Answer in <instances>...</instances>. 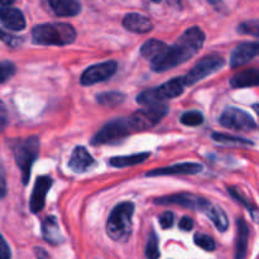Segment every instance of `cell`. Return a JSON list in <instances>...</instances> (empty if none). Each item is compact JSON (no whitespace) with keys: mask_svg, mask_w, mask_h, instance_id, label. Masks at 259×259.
<instances>
[{"mask_svg":"<svg viewBox=\"0 0 259 259\" xmlns=\"http://www.w3.org/2000/svg\"><path fill=\"white\" fill-rule=\"evenodd\" d=\"M0 22L10 30H23L25 28V19L19 9L9 7H0Z\"/></svg>","mask_w":259,"mask_h":259,"instance_id":"cell-16","label":"cell"},{"mask_svg":"<svg viewBox=\"0 0 259 259\" xmlns=\"http://www.w3.org/2000/svg\"><path fill=\"white\" fill-rule=\"evenodd\" d=\"M116 68H118V63L115 61H106V62L91 66L86 68L81 75V85L91 86L98 82H103L115 73Z\"/></svg>","mask_w":259,"mask_h":259,"instance_id":"cell-10","label":"cell"},{"mask_svg":"<svg viewBox=\"0 0 259 259\" xmlns=\"http://www.w3.org/2000/svg\"><path fill=\"white\" fill-rule=\"evenodd\" d=\"M202 171V166L199 163H180L169 167L153 169L146 175L147 177L154 176H174V175H196Z\"/></svg>","mask_w":259,"mask_h":259,"instance_id":"cell-15","label":"cell"},{"mask_svg":"<svg viewBox=\"0 0 259 259\" xmlns=\"http://www.w3.org/2000/svg\"><path fill=\"white\" fill-rule=\"evenodd\" d=\"M8 124V113L4 104L0 101V129H4Z\"/></svg>","mask_w":259,"mask_h":259,"instance_id":"cell-37","label":"cell"},{"mask_svg":"<svg viewBox=\"0 0 259 259\" xmlns=\"http://www.w3.org/2000/svg\"><path fill=\"white\" fill-rule=\"evenodd\" d=\"M95 166V159L93 158V156L89 153L85 147H76L73 149L70 161H68V168L71 171L76 172V174H82V172L90 171Z\"/></svg>","mask_w":259,"mask_h":259,"instance_id":"cell-12","label":"cell"},{"mask_svg":"<svg viewBox=\"0 0 259 259\" xmlns=\"http://www.w3.org/2000/svg\"><path fill=\"white\" fill-rule=\"evenodd\" d=\"M220 124L227 129H233V131H254L257 128V123L254 119L242 109L229 108L220 115Z\"/></svg>","mask_w":259,"mask_h":259,"instance_id":"cell-9","label":"cell"},{"mask_svg":"<svg viewBox=\"0 0 259 259\" xmlns=\"http://www.w3.org/2000/svg\"><path fill=\"white\" fill-rule=\"evenodd\" d=\"M185 81L184 77H175L169 80L168 82H164L163 85L158 88L148 89L137 96V103L142 105H154V104H161L162 100L166 99H174L181 95L184 93Z\"/></svg>","mask_w":259,"mask_h":259,"instance_id":"cell-5","label":"cell"},{"mask_svg":"<svg viewBox=\"0 0 259 259\" xmlns=\"http://www.w3.org/2000/svg\"><path fill=\"white\" fill-rule=\"evenodd\" d=\"M32 38L40 46H67L76 39V30L67 23H46L33 28Z\"/></svg>","mask_w":259,"mask_h":259,"instance_id":"cell-2","label":"cell"},{"mask_svg":"<svg viewBox=\"0 0 259 259\" xmlns=\"http://www.w3.org/2000/svg\"><path fill=\"white\" fill-rule=\"evenodd\" d=\"M146 255L148 259H158L159 258V249H158V238L156 233L152 232L148 238L146 247Z\"/></svg>","mask_w":259,"mask_h":259,"instance_id":"cell-28","label":"cell"},{"mask_svg":"<svg viewBox=\"0 0 259 259\" xmlns=\"http://www.w3.org/2000/svg\"><path fill=\"white\" fill-rule=\"evenodd\" d=\"M52 186V179L48 176L38 177L30 196V211L39 212L43 209L46 202V195Z\"/></svg>","mask_w":259,"mask_h":259,"instance_id":"cell-13","label":"cell"},{"mask_svg":"<svg viewBox=\"0 0 259 259\" xmlns=\"http://www.w3.org/2000/svg\"><path fill=\"white\" fill-rule=\"evenodd\" d=\"M123 25L129 32L141 33V34L151 32L153 28V24L148 18L142 14H137V13L126 14L123 19Z\"/></svg>","mask_w":259,"mask_h":259,"instance_id":"cell-18","label":"cell"},{"mask_svg":"<svg viewBox=\"0 0 259 259\" xmlns=\"http://www.w3.org/2000/svg\"><path fill=\"white\" fill-rule=\"evenodd\" d=\"M167 113H168V106L164 104L148 105V108L136 111L131 118H128L129 125L133 132L147 131L157 125L167 115Z\"/></svg>","mask_w":259,"mask_h":259,"instance_id":"cell-6","label":"cell"},{"mask_svg":"<svg viewBox=\"0 0 259 259\" xmlns=\"http://www.w3.org/2000/svg\"><path fill=\"white\" fill-rule=\"evenodd\" d=\"M154 204L157 205H179V206L187 207V209L194 210H204L210 205L207 200L202 199V197L196 196L192 194H175L169 195V196L158 197L154 200Z\"/></svg>","mask_w":259,"mask_h":259,"instance_id":"cell-11","label":"cell"},{"mask_svg":"<svg viewBox=\"0 0 259 259\" xmlns=\"http://www.w3.org/2000/svg\"><path fill=\"white\" fill-rule=\"evenodd\" d=\"M174 214L171 211H166L159 217V224H161L162 229H168L174 225Z\"/></svg>","mask_w":259,"mask_h":259,"instance_id":"cell-33","label":"cell"},{"mask_svg":"<svg viewBox=\"0 0 259 259\" xmlns=\"http://www.w3.org/2000/svg\"><path fill=\"white\" fill-rule=\"evenodd\" d=\"M152 2H154V3H159V2H161V0H152Z\"/></svg>","mask_w":259,"mask_h":259,"instance_id":"cell-40","label":"cell"},{"mask_svg":"<svg viewBox=\"0 0 259 259\" xmlns=\"http://www.w3.org/2000/svg\"><path fill=\"white\" fill-rule=\"evenodd\" d=\"M34 252H35V257H37V259H50L48 253L46 252L45 249H42V248H35Z\"/></svg>","mask_w":259,"mask_h":259,"instance_id":"cell-38","label":"cell"},{"mask_svg":"<svg viewBox=\"0 0 259 259\" xmlns=\"http://www.w3.org/2000/svg\"><path fill=\"white\" fill-rule=\"evenodd\" d=\"M39 141L37 137H29L24 141H15L13 144V154L15 162L22 171L23 184L27 185L30 176V169L38 156Z\"/></svg>","mask_w":259,"mask_h":259,"instance_id":"cell-4","label":"cell"},{"mask_svg":"<svg viewBox=\"0 0 259 259\" xmlns=\"http://www.w3.org/2000/svg\"><path fill=\"white\" fill-rule=\"evenodd\" d=\"M259 46L257 42L252 43H242V45L237 46L235 50L233 51L232 58H230V66L233 68L240 67V66L245 65L249 61H252L255 56L258 55Z\"/></svg>","mask_w":259,"mask_h":259,"instance_id":"cell-14","label":"cell"},{"mask_svg":"<svg viewBox=\"0 0 259 259\" xmlns=\"http://www.w3.org/2000/svg\"><path fill=\"white\" fill-rule=\"evenodd\" d=\"M132 128L129 125L128 118L114 119V120L106 123L98 133L94 136L91 143L94 146H101V144H113L118 143L119 141L125 138L132 133Z\"/></svg>","mask_w":259,"mask_h":259,"instance_id":"cell-7","label":"cell"},{"mask_svg":"<svg viewBox=\"0 0 259 259\" xmlns=\"http://www.w3.org/2000/svg\"><path fill=\"white\" fill-rule=\"evenodd\" d=\"M14 2L15 0H0V4H2V7H9Z\"/></svg>","mask_w":259,"mask_h":259,"instance_id":"cell-39","label":"cell"},{"mask_svg":"<svg viewBox=\"0 0 259 259\" xmlns=\"http://www.w3.org/2000/svg\"><path fill=\"white\" fill-rule=\"evenodd\" d=\"M151 153L148 152H143V153H136L131 154V156H121V157H113L109 161L110 166L118 167V168H123V167H131L134 164L143 163L147 158H149Z\"/></svg>","mask_w":259,"mask_h":259,"instance_id":"cell-23","label":"cell"},{"mask_svg":"<svg viewBox=\"0 0 259 259\" xmlns=\"http://www.w3.org/2000/svg\"><path fill=\"white\" fill-rule=\"evenodd\" d=\"M167 50L168 46L164 42L158 39H149L141 47V55L151 62V66H153L163 58Z\"/></svg>","mask_w":259,"mask_h":259,"instance_id":"cell-17","label":"cell"},{"mask_svg":"<svg viewBox=\"0 0 259 259\" xmlns=\"http://www.w3.org/2000/svg\"><path fill=\"white\" fill-rule=\"evenodd\" d=\"M224 58L219 55H210L201 58V60L192 67V70L184 77L185 85L191 86L194 85V83L199 82V81L204 80L205 77L212 75V73L219 71L222 67H224Z\"/></svg>","mask_w":259,"mask_h":259,"instance_id":"cell-8","label":"cell"},{"mask_svg":"<svg viewBox=\"0 0 259 259\" xmlns=\"http://www.w3.org/2000/svg\"><path fill=\"white\" fill-rule=\"evenodd\" d=\"M10 257H12V253H10L9 245L0 234V259H10Z\"/></svg>","mask_w":259,"mask_h":259,"instance_id":"cell-35","label":"cell"},{"mask_svg":"<svg viewBox=\"0 0 259 259\" xmlns=\"http://www.w3.org/2000/svg\"><path fill=\"white\" fill-rule=\"evenodd\" d=\"M238 227V239L237 249H235V259H245L248 248V239H249V229L243 219L237 220Z\"/></svg>","mask_w":259,"mask_h":259,"instance_id":"cell-22","label":"cell"},{"mask_svg":"<svg viewBox=\"0 0 259 259\" xmlns=\"http://www.w3.org/2000/svg\"><path fill=\"white\" fill-rule=\"evenodd\" d=\"M194 240L195 244H196L197 247H200L204 250H207V252H212V250H215V248H217L214 239H212L211 237H209V235L202 234V233H197V234L195 235Z\"/></svg>","mask_w":259,"mask_h":259,"instance_id":"cell-26","label":"cell"},{"mask_svg":"<svg viewBox=\"0 0 259 259\" xmlns=\"http://www.w3.org/2000/svg\"><path fill=\"white\" fill-rule=\"evenodd\" d=\"M204 42L205 34L199 27L189 28L172 47H168L163 58L156 65L151 66L152 70L156 72H163L182 65L201 50Z\"/></svg>","mask_w":259,"mask_h":259,"instance_id":"cell-1","label":"cell"},{"mask_svg":"<svg viewBox=\"0 0 259 259\" xmlns=\"http://www.w3.org/2000/svg\"><path fill=\"white\" fill-rule=\"evenodd\" d=\"M47 3L57 17H75L81 12L77 0H47Z\"/></svg>","mask_w":259,"mask_h":259,"instance_id":"cell-19","label":"cell"},{"mask_svg":"<svg viewBox=\"0 0 259 259\" xmlns=\"http://www.w3.org/2000/svg\"><path fill=\"white\" fill-rule=\"evenodd\" d=\"M212 139H215L217 142L220 143H237V144H245V146H252V142L248 141V139L239 138V137H233L228 136V134H222V133H214L212 134Z\"/></svg>","mask_w":259,"mask_h":259,"instance_id":"cell-29","label":"cell"},{"mask_svg":"<svg viewBox=\"0 0 259 259\" xmlns=\"http://www.w3.org/2000/svg\"><path fill=\"white\" fill-rule=\"evenodd\" d=\"M202 121H204V116L200 111L196 110L187 111L181 116V123L187 126H197L202 124Z\"/></svg>","mask_w":259,"mask_h":259,"instance_id":"cell-27","label":"cell"},{"mask_svg":"<svg viewBox=\"0 0 259 259\" xmlns=\"http://www.w3.org/2000/svg\"><path fill=\"white\" fill-rule=\"evenodd\" d=\"M258 22L257 20H249V22H244L238 27V32L242 34H250L258 37Z\"/></svg>","mask_w":259,"mask_h":259,"instance_id":"cell-31","label":"cell"},{"mask_svg":"<svg viewBox=\"0 0 259 259\" xmlns=\"http://www.w3.org/2000/svg\"><path fill=\"white\" fill-rule=\"evenodd\" d=\"M259 83V72L257 68H250V70L243 71L233 76L230 80V85L233 88H252Z\"/></svg>","mask_w":259,"mask_h":259,"instance_id":"cell-21","label":"cell"},{"mask_svg":"<svg viewBox=\"0 0 259 259\" xmlns=\"http://www.w3.org/2000/svg\"><path fill=\"white\" fill-rule=\"evenodd\" d=\"M179 227H180V229H181V230H185V232H190V230L194 228V222H192L191 218L184 217L181 219V222H180Z\"/></svg>","mask_w":259,"mask_h":259,"instance_id":"cell-36","label":"cell"},{"mask_svg":"<svg viewBox=\"0 0 259 259\" xmlns=\"http://www.w3.org/2000/svg\"><path fill=\"white\" fill-rule=\"evenodd\" d=\"M7 195V176H5L4 166L0 162V200L4 199Z\"/></svg>","mask_w":259,"mask_h":259,"instance_id":"cell-34","label":"cell"},{"mask_svg":"<svg viewBox=\"0 0 259 259\" xmlns=\"http://www.w3.org/2000/svg\"><path fill=\"white\" fill-rule=\"evenodd\" d=\"M15 70L17 68H15V66L12 62H9V61H2L0 62V83L5 82L12 76H14Z\"/></svg>","mask_w":259,"mask_h":259,"instance_id":"cell-30","label":"cell"},{"mask_svg":"<svg viewBox=\"0 0 259 259\" xmlns=\"http://www.w3.org/2000/svg\"><path fill=\"white\" fill-rule=\"evenodd\" d=\"M0 39H2L4 43H7L8 46H10V47H17V46H19L20 43H22V38H18L12 34H8V33L4 32L3 29H0Z\"/></svg>","mask_w":259,"mask_h":259,"instance_id":"cell-32","label":"cell"},{"mask_svg":"<svg viewBox=\"0 0 259 259\" xmlns=\"http://www.w3.org/2000/svg\"><path fill=\"white\" fill-rule=\"evenodd\" d=\"M42 234L43 238L47 240L50 244H60L63 242V237L61 234L60 227H58L57 219L55 217L46 218L42 224Z\"/></svg>","mask_w":259,"mask_h":259,"instance_id":"cell-20","label":"cell"},{"mask_svg":"<svg viewBox=\"0 0 259 259\" xmlns=\"http://www.w3.org/2000/svg\"><path fill=\"white\" fill-rule=\"evenodd\" d=\"M134 204L125 201L116 205L106 222V233L114 242L124 243L131 238L133 230Z\"/></svg>","mask_w":259,"mask_h":259,"instance_id":"cell-3","label":"cell"},{"mask_svg":"<svg viewBox=\"0 0 259 259\" xmlns=\"http://www.w3.org/2000/svg\"><path fill=\"white\" fill-rule=\"evenodd\" d=\"M205 211H206L207 217L212 220L214 225L220 230V232H225V230L228 229L229 222H228V218L227 215H225V212L223 211L220 207L212 206V205L210 204L209 206L205 209Z\"/></svg>","mask_w":259,"mask_h":259,"instance_id":"cell-24","label":"cell"},{"mask_svg":"<svg viewBox=\"0 0 259 259\" xmlns=\"http://www.w3.org/2000/svg\"><path fill=\"white\" fill-rule=\"evenodd\" d=\"M125 99V96L121 93H118V91H110V93H103L99 94L96 96V100H98L99 104L104 106H108V108H114V106L121 104Z\"/></svg>","mask_w":259,"mask_h":259,"instance_id":"cell-25","label":"cell"}]
</instances>
